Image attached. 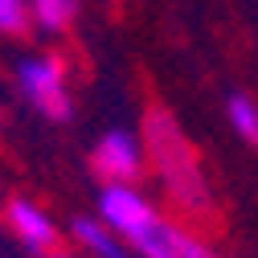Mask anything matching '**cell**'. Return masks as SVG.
Here are the masks:
<instances>
[{
	"label": "cell",
	"mask_w": 258,
	"mask_h": 258,
	"mask_svg": "<svg viewBox=\"0 0 258 258\" xmlns=\"http://www.w3.org/2000/svg\"><path fill=\"white\" fill-rule=\"evenodd\" d=\"M5 225H9V234L29 250V254H53L57 242H61V230H57V221L45 205L37 201H29V197H9L5 201Z\"/></svg>",
	"instance_id": "cell-5"
},
{
	"label": "cell",
	"mask_w": 258,
	"mask_h": 258,
	"mask_svg": "<svg viewBox=\"0 0 258 258\" xmlns=\"http://www.w3.org/2000/svg\"><path fill=\"white\" fill-rule=\"evenodd\" d=\"M82 0H29V13H33V29L41 33H66V29L78 21Z\"/></svg>",
	"instance_id": "cell-7"
},
{
	"label": "cell",
	"mask_w": 258,
	"mask_h": 258,
	"mask_svg": "<svg viewBox=\"0 0 258 258\" xmlns=\"http://www.w3.org/2000/svg\"><path fill=\"white\" fill-rule=\"evenodd\" d=\"M33 33V13L29 0H0V37H29Z\"/></svg>",
	"instance_id": "cell-9"
},
{
	"label": "cell",
	"mask_w": 258,
	"mask_h": 258,
	"mask_svg": "<svg viewBox=\"0 0 258 258\" xmlns=\"http://www.w3.org/2000/svg\"><path fill=\"white\" fill-rule=\"evenodd\" d=\"M90 172L103 184H140V176L148 172V148L140 132L127 127H111L94 140L90 148Z\"/></svg>",
	"instance_id": "cell-4"
},
{
	"label": "cell",
	"mask_w": 258,
	"mask_h": 258,
	"mask_svg": "<svg viewBox=\"0 0 258 258\" xmlns=\"http://www.w3.org/2000/svg\"><path fill=\"white\" fill-rule=\"evenodd\" d=\"M66 234H70V242L78 246V254H86V258H136L132 246H127L107 221H99L94 213H78V217H70Z\"/></svg>",
	"instance_id": "cell-6"
},
{
	"label": "cell",
	"mask_w": 258,
	"mask_h": 258,
	"mask_svg": "<svg viewBox=\"0 0 258 258\" xmlns=\"http://www.w3.org/2000/svg\"><path fill=\"white\" fill-rule=\"evenodd\" d=\"M45 258H82V254H74V250H61V246H57V250H53V254H45Z\"/></svg>",
	"instance_id": "cell-10"
},
{
	"label": "cell",
	"mask_w": 258,
	"mask_h": 258,
	"mask_svg": "<svg viewBox=\"0 0 258 258\" xmlns=\"http://www.w3.org/2000/svg\"><path fill=\"white\" fill-rule=\"evenodd\" d=\"M17 90L45 123H70L74 119L70 70L57 53H25L17 61Z\"/></svg>",
	"instance_id": "cell-2"
},
{
	"label": "cell",
	"mask_w": 258,
	"mask_h": 258,
	"mask_svg": "<svg viewBox=\"0 0 258 258\" xmlns=\"http://www.w3.org/2000/svg\"><path fill=\"white\" fill-rule=\"evenodd\" d=\"M123 242L132 246L136 258H221L201 234L184 230L176 217L160 213L156 205L123 234Z\"/></svg>",
	"instance_id": "cell-3"
},
{
	"label": "cell",
	"mask_w": 258,
	"mask_h": 258,
	"mask_svg": "<svg viewBox=\"0 0 258 258\" xmlns=\"http://www.w3.org/2000/svg\"><path fill=\"white\" fill-rule=\"evenodd\" d=\"M144 148H148V168L156 172L160 188L168 192V201L188 213V217H205L213 213V188H209V176L197 160V148L184 136V127L176 123V115L168 107L152 103L144 111Z\"/></svg>",
	"instance_id": "cell-1"
},
{
	"label": "cell",
	"mask_w": 258,
	"mask_h": 258,
	"mask_svg": "<svg viewBox=\"0 0 258 258\" xmlns=\"http://www.w3.org/2000/svg\"><path fill=\"white\" fill-rule=\"evenodd\" d=\"M225 119H230V127H234L238 140H246L250 148H258V99L234 90L230 99H225Z\"/></svg>",
	"instance_id": "cell-8"
}]
</instances>
